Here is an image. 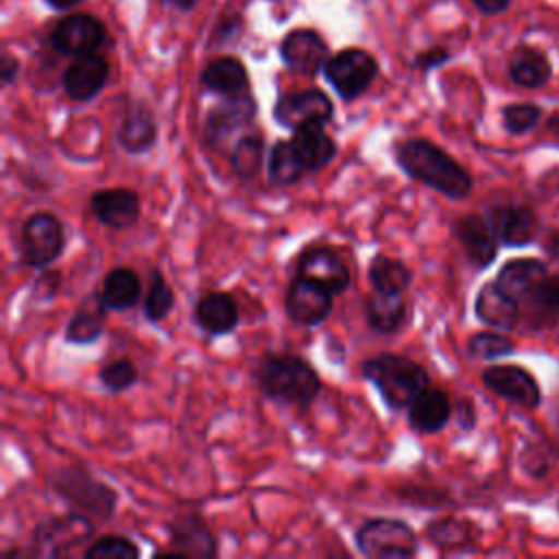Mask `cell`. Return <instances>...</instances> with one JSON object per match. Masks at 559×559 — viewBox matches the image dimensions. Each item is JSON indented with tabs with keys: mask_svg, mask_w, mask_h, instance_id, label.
<instances>
[{
	"mask_svg": "<svg viewBox=\"0 0 559 559\" xmlns=\"http://www.w3.org/2000/svg\"><path fill=\"white\" fill-rule=\"evenodd\" d=\"M173 308H175V293H173L170 284L166 282L162 271H153L148 290H146L144 301H142L144 317L151 323H159V321H164L170 314Z\"/></svg>",
	"mask_w": 559,
	"mask_h": 559,
	"instance_id": "36",
	"label": "cell"
},
{
	"mask_svg": "<svg viewBox=\"0 0 559 559\" xmlns=\"http://www.w3.org/2000/svg\"><path fill=\"white\" fill-rule=\"evenodd\" d=\"M201 85L205 92L221 98L240 96L249 92V74L236 57H216L201 70Z\"/></svg>",
	"mask_w": 559,
	"mask_h": 559,
	"instance_id": "29",
	"label": "cell"
},
{
	"mask_svg": "<svg viewBox=\"0 0 559 559\" xmlns=\"http://www.w3.org/2000/svg\"><path fill=\"white\" fill-rule=\"evenodd\" d=\"M140 197L131 188H100L90 197V212L109 229H129L140 221Z\"/></svg>",
	"mask_w": 559,
	"mask_h": 559,
	"instance_id": "18",
	"label": "cell"
},
{
	"mask_svg": "<svg viewBox=\"0 0 559 559\" xmlns=\"http://www.w3.org/2000/svg\"><path fill=\"white\" fill-rule=\"evenodd\" d=\"M544 249H546V253H548L552 260H559V229L548 236Z\"/></svg>",
	"mask_w": 559,
	"mask_h": 559,
	"instance_id": "47",
	"label": "cell"
},
{
	"mask_svg": "<svg viewBox=\"0 0 559 559\" xmlns=\"http://www.w3.org/2000/svg\"><path fill=\"white\" fill-rule=\"evenodd\" d=\"M454 236L476 269H487L498 255V238L485 214H465L454 221Z\"/></svg>",
	"mask_w": 559,
	"mask_h": 559,
	"instance_id": "19",
	"label": "cell"
},
{
	"mask_svg": "<svg viewBox=\"0 0 559 559\" xmlns=\"http://www.w3.org/2000/svg\"><path fill=\"white\" fill-rule=\"evenodd\" d=\"M157 133L153 111L144 103H129L118 122L116 140L129 155H142L155 146Z\"/></svg>",
	"mask_w": 559,
	"mask_h": 559,
	"instance_id": "22",
	"label": "cell"
},
{
	"mask_svg": "<svg viewBox=\"0 0 559 559\" xmlns=\"http://www.w3.org/2000/svg\"><path fill=\"white\" fill-rule=\"evenodd\" d=\"M489 225L493 227V234L502 247H526L537 236V214L518 201H502L493 203L485 212Z\"/></svg>",
	"mask_w": 559,
	"mask_h": 559,
	"instance_id": "13",
	"label": "cell"
},
{
	"mask_svg": "<svg viewBox=\"0 0 559 559\" xmlns=\"http://www.w3.org/2000/svg\"><path fill=\"white\" fill-rule=\"evenodd\" d=\"M369 284L376 293H406L413 282V269L400 258L376 253L367 269Z\"/></svg>",
	"mask_w": 559,
	"mask_h": 559,
	"instance_id": "33",
	"label": "cell"
},
{
	"mask_svg": "<svg viewBox=\"0 0 559 559\" xmlns=\"http://www.w3.org/2000/svg\"><path fill=\"white\" fill-rule=\"evenodd\" d=\"M483 384L502 400H509L522 408H537L542 391L533 373L520 365H491L480 373Z\"/></svg>",
	"mask_w": 559,
	"mask_h": 559,
	"instance_id": "14",
	"label": "cell"
},
{
	"mask_svg": "<svg viewBox=\"0 0 559 559\" xmlns=\"http://www.w3.org/2000/svg\"><path fill=\"white\" fill-rule=\"evenodd\" d=\"M454 417H456V421H459V426L463 428V430H469V428H474V406H472V402L469 400H461L459 404H456V408H454Z\"/></svg>",
	"mask_w": 559,
	"mask_h": 559,
	"instance_id": "46",
	"label": "cell"
},
{
	"mask_svg": "<svg viewBox=\"0 0 559 559\" xmlns=\"http://www.w3.org/2000/svg\"><path fill=\"white\" fill-rule=\"evenodd\" d=\"M255 382L264 397L299 408L310 406L321 393V376L295 354H266L255 369Z\"/></svg>",
	"mask_w": 559,
	"mask_h": 559,
	"instance_id": "2",
	"label": "cell"
},
{
	"mask_svg": "<svg viewBox=\"0 0 559 559\" xmlns=\"http://www.w3.org/2000/svg\"><path fill=\"white\" fill-rule=\"evenodd\" d=\"M94 535V524L90 515L81 511H70L63 515L48 518L39 522L33 531V546L37 557H63L74 548L90 542Z\"/></svg>",
	"mask_w": 559,
	"mask_h": 559,
	"instance_id": "7",
	"label": "cell"
},
{
	"mask_svg": "<svg viewBox=\"0 0 559 559\" xmlns=\"http://www.w3.org/2000/svg\"><path fill=\"white\" fill-rule=\"evenodd\" d=\"M334 118L330 96L319 87L282 94L273 105V120L284 129L297 131L312 124H328Z\"/></svg>",
	"mask_w": 559,
	"mask_h": 559,
	"instance_id": "10",
	"label": "cell"
},
{
	"mask_svg": "<svg viewBox=\"0 0 559 559\" xmlns=\"http://www.w3.org/2000/svg\"><path fill=\"white\" fill-rule=\"evenodd\" d=\"M426 535L437 548L452 550V548H463L465 544L472 542V526L469 522H463V520L443 518V520L430 522L426 528Z\"/></svg>",
	"mask_w": 559,
	"mask_h": 559,
	"instance_id": "37",
	"label": "cell"
},
{
	"mask_svg": "<svg viewBox=\"0 0 559 559\" xmlns=\"http://www.w3.org/2000/svg\"><path fill=\"white\" fill-rule=\"evenodd\" d=\"M100 295L109 310H116V312L131 310L142 295V284L138 273L129 266H114L103 277Z\"/></svg>",
	"mask_w": 559,
	"mask_h": 559,
	"instance_id": "32",
	"label": "cell"
},
{
	"mask_svg": "<svg viewBox=\"0 0 559 559\" xmlns=\"http://www.w3.org/2000/svg\"><path fill=\"white\" fill-rule=\"evenodd\" d=\"M255 116V100L253 96L240 94V96H229L218 103L205 120V140L210 146H221L234 131L240 127L249 124Z\"/></svg>",
	"mask_w": 559,
	"mask_h": 559,
	"instance_id": "20",
	"label": "cell"
},
{
	"mask_svg": "<svg viewBox=\"0 0 559 559\" xmlns=\"http://www.w3.org/2000/svg\"><path fill=\"white\" fill-rule=\"evenodd\" d=\"M66 249L63 223L50 212L31 214L20 229L17 255L28 269H48Z\"/></svg>",
	"mask_w": 559,
	"mask_h": 559,
	"instance_id": "6",
	"label": "cell"
},
{
	"mask_svg": "<svg viewBox=\"0 0 559 559\" xmlns=\"http://www.w3.org/2000/svg\"><path fill=\"white\" fill-rule=\"evenodd\" d=\"M168 550L157 552L159 557H216L218 546L216 539L199 513H181L168 524Z\"/></svg>",
	"mask_w": 559,
	"mask_h": 559,
	"instance_id": "15",
	"label": "cell"
},
{
	"mask_svg": "<svg viewBox=\"0 0 559 559\" xmlns=\"http://www.w3.org/2000/svg\"><path fill=\"white\" fill-rule=\"evenodd\" d=\"M408 317V304L402 293H371L365 299V321L378 334L397 332Z\"/></svg>",
	"mask_w": 559,
	"mask_h": 559,
	"instance_id": "31",
	"label": "cell"
},
{
	"mask_svg": "<svg viewBox=\"0 0 559 559\" xmlns=\"http://www.w3.org/2000/svg\"><path fill=\"white\" fill-rule=\"evenodd\" d=\"M192 319L207 336H225L236 330L240 321V310L229 293L210 290L197 299Z\"/></svg>",
	"mask_w": 559,
	"mask_h": 559,
	"instance_id": "21",
	"label": "cell"
},
{
	"mask_svg": "<svg viewBox=\"0 0 559 559\" xmlns=\"http://www.w3.org/2000/svg\"><path fill=\"white\" fill-rule=\"evenodd\" d=\"M107 79L109 61L98 52H90L74 57L61 76V85L70 100L87 103L100 94V90L107 85Z\"/></svg>",
	"mask_w": 559,
	"mask_h": 559,
	"instance_id": "17",
	"label": "cell"
},
{
	"mask_svg": "<svg viewBox=\"0 0 559 559\" xmlns=\"http://www.w3.org/2000/svg\"><path fill=\"white\" fill-rule=\"evenodd\" d=\"M507 74L518 87L539 90L550 81L552 66L544 50L528 46V44H520L509 55Z\"/></svg>",
	"mask_w": 559,
	"mask_h": 559,
	"instance_id": "27",
	"label": "cell"
},
{
	"mask_svg": "<svg viewBox=\"0 0 559 559\" xmlns=\"http://www.w3.org/2000/svg\"><path fill=\"white\" fill-rule=\"evenodd\" d=\"M467 352H469V356H474L478 360H496V358H504V356L513 354L515 345L500 330L498 332L487 330V332H476L469 336Z\"/></svg>",
	"mask_w": 559,
	"mask_h": 559,
	"instance_id": "38",
	"label": "cell"
},
{
	"mask_svg": "<svg viewBox=\"0 0 559 559\" xmlns=\"http://www.w3.org/2000/svg\"><path fill=\"white\" fill-rule=\"evenodd\" d=\"M46 2H48V7H52L57 11H68V9H72L76 4H81L83 0H46Z\"/></svg>",
	"mask_w": 559,
	"mask_h": 559,
	"instance_id": "49",
	"label": "cell"
},
{
	"mask_svg": "<svg viewBox=\"0 0 559 559\" xmlns=\"http://www.w3.org/2000/svg\"><path fill=\"white\" fill-rule=\"evenodd\" d=\"M356 550L369 559H406L417 555V535L400 518H369L354 533Z\"/></svg>",
	"mask_w": 559,
	"mask_h": 559,
	"instance_id": "5",
	"label": "cell"
},
{
	"mask_svg": "<svg viewBox=\"0 0 559 559\" xmlns=\"http://www.w3.org/2000/svg\"><path fill=\"white\" fill-rule=\"evenodd\" d=\"M17 72H20V61L11 52L4 50L2 59H0V81H2V85L9 87L15 81Z\"/></svg>",
	"mask_w": 559,
	"mask_h": 559,
	"instance_id": "44",
	"label": "cell"
},
{
	"mask_svg": "<svg viewBox=\"0 0 559 559\" xmlns=\"http://www.w3.org/2000/svg\"><path fill=\"white\" fill-rule=\"evenodd\" d=\"M162 2L173 7V9H177V11H181V13H188V11H192L199 4V0H162Z\"/></svg>",
	"mask_w": 559,
	"mask_h": 559,
	"instance_id": "48",
	"label": "cell"
},
{
	"mask_svg": "<svg viewBox=\"0 0 559 559\" xmlns=\"http://www.w3.org/2000/svg\"><path fill=\"white\" fill-rule=\"evenodd\" d=\"M52 491L74 511H81L90 518L107 520L116 513L118 493L83 467L70 465L57 469L52 476Z\"/></svg>",
	"mask_w": 559,
	"mask_h": 559,
	"instance_id": "4",
	"label": "cell"
},
{
	"mask_svg": "<svg viewBox=\"0 0 559 559\" xmlns=\"http://www.w3.org/2000/svg\"><path fill=\"white\" fill-rule=\"evenodd\" d=\"M295 269H297V275L321 284L334 297L343 295L352 284L349 269H347L345 260L332 247H325V245L306 247L297 255Z\"/></svg>",
	"mask_w": 559,
	"mask_h": 559,
	"instance_id": "12",
	"label": "cell"
},
{
	"mask_svg": "<svg viewBox=\"0 0 559 559\" xmlns=\"http://www.w3.org/2000/svg\"><path fill=\"white\" fill-rule=\"evenodd\" d=\"M546 262L537 258H515L509 260L496 275V284L522 308V304L531 297V293L544 282L548 275Z\"/></svg>",
	"mask_w": 559,
	"mask_h": 559,
	"instance_id": "23",
	"label": "cell"
},
{
	"mask_svg": "<svg viewBox=\"0 0 559 559\" xmlns=\"http://www.w3.org/2000/svg\"><path fill=\"white\" fill-rule=\"evenodd\" d=\"M284 308L290 321L306 328H314L332 314L334 295L321 284L306 280L301 275H295L293 282L288 284Z\"/></svg>",
	"mask_w": 559,
	"mask_h": 559,
	"instance_id": "11",
	"label": "cell"
},
{
	"mask_svg": "<svg viewBox=\"0 0 559 559\" xmlns=\"http://www.w3.org/2000/svg\"><path fill=\"white\" fill-rule=\"evenodd\" d=\"M280 57L288 70L304 76H317L323 72L330 52L325 39L314 28H295L282 39Z\"/></svg>",
	"mask_w": 559,
	"mask_h": 559,
	"instance_id": "16",
	"label": "cell"
},
{
	"mask_svg": "<svg viewBox=\"0 0 559 559\" xmlns=\"http://www.w3.org/2000/svg\"><path fill=\"white\" fill-rule=\"evenodd\" d=\"M107 310L109 308L100 290H92L90 295H85V299L79 304L66 325V341L72 345H90L98 341L105 332Z\"/></svg>",
	"mask_w": 559,
	"mask_h": 559,
	"instance_id": "28",
	"label": "cell"
},
{
	"mask_svg": "<svg viewBox=\"0 0 559 559\" xmlns=\"http://www.w3.org/2000/svg\"><path fill=\"white\" fill-rule=\"evenodd\" d=\"M469 2L483 15H498V13H504L513 0H469Z\"/></svg>",
	"mask_w": 559,
	"mask_h": 559,
	"instance_id": "45",
	"label": "cell"
},
{
	"mask_svg": "<svg viewBox=\"0 0 559 559\" xmlns=\"http://www.w3.org/2000/svg\"><path fill=\"white\" fill-rule=\"evenodd\" d=\"M557 507H559V502H557Z\"/></svg>",
	"mask_w": 559,
	"mask_h": 559,
	"instance_id": "50",
	"label": "cell"
},
{
	"mask_svg": "<svg viewBox=\"0 0 559 559\" xmlns=\"http://www.w3.org/2000/svg\"><path fill=\"white\" fill-rule=\"evenodd\" d=\"M83 557L85 559H135L140 557V546L124 535H103L83 550Z\"/></svg>",
	"mask_w": 559,
	"mask_h": 559,
	"instance_id": "39",
	"label": "cell"
},
{
	"mask_svg": "<svg viewBox=\"0 0 559 559\" xmlns=\"http://www.w3.org/2000/svg\"><path fill=\"white\" fill-rule=\"evenodd\" d=\"M395 162L413 181L448 199H465L472 192L474 181L467 168L426 138L404 140L395 148Z\"/></svg>",
	"mask_w": 559,
	"mask_h": 559,
	"instance_id": "1",
	"label": "cell"
},
{
	"mask_svg": "<svg viewBox=\"0 0 559 559\" xmlns=\"http://www.w3.org/2000/svg\"><path fill=\"white\" fill-rule=\"evenodd\" d=\"M98 380L103 389L111 393H122L138 382V367L129 358H116L98 369Z\"/></svg>",
	"mask_w": 559,
	"mask_h": 559,
	"instance_id": "40",
	"label": "cell"
},
{
	"mask_svg": "<svg viewBox=\"0 0 559 559\" xmlns=\"http://www.w3.org/2000/svg\"><path fill=\"white\" fill-rule=\"evenodd\" d=\"M408 426L417 435H437L441 432L452 417V402L445 391L426 386L406 408Z\"/></svg>",
	"mask_w": 559,
	"mask_h": 559,
	"instance_id": "24",
	"label": "cell"
},
{
	"mask_svg": "<svg viewBox=\"0 0 559 559\" xmlns=\"http://www.w3.org/2000/svg\"><path fill=\"white\" fill-rule=\"evenodd\" d=\"M290 142L308 173L323 170L325 166H330L334 162V157L338 153L336 140L330 133H325L323 124H312V127L293 131Z\"/></svg>",
	"mask_w": 559,
	"mask_h": 559,
	"instance_id": "30",
	"label": "cell"
},
{
	"mask_svg": "<svg viewBox=\"0 0 559 559\" xmlns=\"http://www.w3.org/2000/svg\"><path fill=\"white\" fill-rule=\"evenodd\" d=\"M502 116V127L511 135H522L528 133L542 118V107L535 103H509L500 111Z\"/></svg>",
	"mask_w": 559,
	"mask_h": 559,
	"instance_id": "41",
	"label": "cell"
},
{
	"mask_svg": "<svg viewBox=\"0 0 559 559\" xmlns=\"http://www.w3.org/2000/svg\"><path fill=\"white\" fill-rule=\"evenodd\" d=\"M448 61H450V50L443 48V46H432V48L419 52V55L415 57L413 66H415L417 70H421V72H428V70H435V68L448 63Z\"/></svg>",
	"mask_w": 559,
	"mask_h": 559,
	"instance_id": "42",
	"label": "cell"
},
{
	"mask_svg": "<svg viewBox=\"0 0 559 559\" xmlns=\"http://www.w3.org/2000/svg\"><path fill=\"white\" fill-rule=\"evenodd\" d=\"M323 74L334 92L349 103L369 90L378 76V61L362 48H343L328 59Z\"/></svg>",
	"mask_w": 559,
	"mask_h": 559,
	"instance_id": "8",
	"label": "cell"
},
{
	"mask_svg": "<svg viewBox=\"0 0 559 559\" xmlns=\"http://www.w3.org/2000/svg\"><path fill=\"white\" fill-rule=\"evenodd\" d=\"M107 41L105 24L90 13H70L55 22L48 33V46L66 57L96 52Z\"/></svg>",
	"mask_w": 559,
	"mask_h": 559,
	"instance_id": "9",
	"label": "cell"
},
{
	"mask_svg": "<svg viewBox=\"0 0 559 559\" xmlns=\"http://www.w3.org/2000/svg\"><path fill=\"white\" fill-rule=\"evenodd\" d=\"M520 323L528 332L546 330L559 323V273L546 275L520 308Z\"/></svg>",
	"mask_w": 559,
	"mask_h": 559,
	"instance_id": "25",
	"label": "cell"
},
{
	"mask_svg": "<svg viewBox=\"0 0 559 559\" xmlns=\"http://www.w3.org/2000/svg\"><path fill=\"white\" fill-rule=\"evenodd\" d=\"M266 173H269V181L273 186L286 188V186L297 183L308 170H306L301 157L297 155L293 142L290 140H277L269 151Z\"/></svg>",
	"mask_w": 559,
	"mask_h": 559,
	"instance_id": "34",
	"label": "cell"
},
{
	"mask_svg": "<svg viewBox=\"0 0 559 559\" xmlns=\"http://www.w3.org/2000/svg\"><path fill=\"white\" fill-rule=\"evenodd\" d=\"M264 159V135L258 131L245 133L231 148L229 164L240 181H251L260 175Z\"/></svg>",
	"mask_w": 559,
	"mask_h": 559,
	"instance_id": "35",
	"label": "cell"
},
{
	"mask_svg": "<svg viewBox=\"0 0 559 559\" xmlns=\"http://www.w3.org/2000/svg\"><path fill=\"white\" fill-rule=\"evenodd\" d=\"M474 312L478 321L500 332H509L520 325L518 304L496 282H487L480 286L474 299Z\"/></svg>",
	"mask_w": 559,
	"mask_h": 559,
	"instance_id": "26",
	"label": "cell"
},
{
	"mask_svg": "<svg viewBox=\"0 0 559 559\" xmlns=\"http://www.w3.org/2000/svg\"><path fill=\"white\" fill-rule=\"evenodd\" d=\"M240 33V20L234 17L231 22H227V15L216 24L214 33H212V46H225L227 41H231L236 35Z\"/></svg>",
	"mask_w": 559,
	"mask_h": 559,
	"instance_id": "43",
	"label": "cell"
},
{
	"mask_svg": "<svg viewBox=\"0 0 559 559\" xmlns=\"http://www.w3.org/2000/svg\"><path fill=\"white\" fill-rule=\"evenodd\" d=\"M360 371L391 411L408 408L430 382L424 365L393 352H382L362 360Z\"/></svg>",
	"mask_w": 559,
	"mask_h": 559,
	"instance_id": "3",
	"label": "cell"
}]
</instances>
